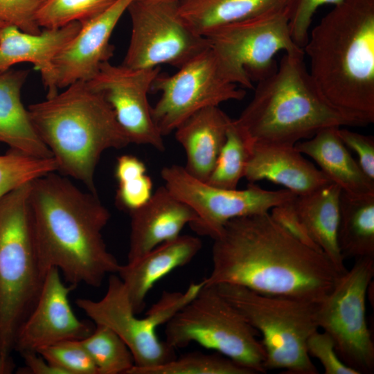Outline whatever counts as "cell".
I'll return each mask as SVG.
<instances>
[{
	"mask_svg": "<svg viewBox=\"0 0 374 374\" xmlns=\"http://www.w3.org/2000/svg\"><path fill=\"white\" fill-rule=\"evenodd\" d=\"M207 285L230 284L270 296L321 303L341 274L322 252L299 242L269 213L233 219L213 239Z\"/></svg>",
	"mask_w": 374,
	"mask_h": 374,
	"instance_id": "6da1fadb",
	"label": "cell"
},
{
	"mask_svg": "<svg viewBox=\"0 0 374 374\" xmlns=\"http://www.w3.org/2000/svg\"><path fill=\"white\" fill-rule=\"evenodd\" d=\"M28 207L41 260L65 280L98 287L121 265L106 247L102 231L110 219L97 193L80 190L53 172L30 184Z\"/></svg>",
	"mask_w": 374,
	"mask_h": 374,
	"instance_id": "7a4b0ae2",
	"label": "cell"
},
{
	"mask_svg": "<svg viewBox=\"0 0 374 374\" xmlns=\"http://www.w3.org/2000/svg\"><path fill=\"white\" fill-rule=\"evenodd\" d=\"M310 75L336 110L358 126L374 122V0H343L309 32Z\"/></svg>",
	"mask_w": 374,
	"mask_h": 374,
	"instance_id": "3957f363",
	"label": "cell"
},
{
	"mask_svg": "<svg viewBox=\"0 0 374 374\" xmlns=\"http://www.w3.org/2000/svg\"><path fill=\"white\" fill-rule=\"evenodd\" d=\"M32 126L62 175L97 193L94 174L102 154L130 143L104 96L78 81L53 97L30 105Z\"/></svg>",
	"mask_w": 374,
	"mask_h": 374,
	"instance_id": "277c9868",
	"label": "cell"
},
{
	"mask_svg": "<svg viewBox=\"0 0 374 374\" xmlns=\"http://www.w3.org/2000/svg\"><path fill=\"white\" fill-rule=\"evenodd\" d=\"M304 58V53H285L276 71L253 88L236 119L253 143L294 145L326 127L358 126L321 94Z\"/></svg>",
	"mask_w": 374,
	"mask_h": 374,
	"instance_id": "5b68a950",
	"label": "cell"
},
{
	"mask_svg": "<svg viewBox=\"0 0 374 374\" xmlns=\"http://www.w3.org/2000/svg\"><path fill=\"white\" fill-rule=\"evenodd\" d=\"M30 181L0 199V357L11 356L48 269L37 250L28 207Z\"/></svg>",
	"mask_w": 374,
	"mask_h": 374,
	"instance_id": "8992f818",
	"label": "cell"
},
{
	"mask_svg": "<svg viewBox=\"0 0 374 374\" xmlns=\"http://www.w3.org/2000/svg\"><path fill=\"white\" fill-rule=\"evenodd\" d=\"M262 335L265 368L285 373L317 374L308 353V337L319 330V303L262 294L230 284L215 285Z\"/></svg>",
	"mask_w": 374,
	"mask_h": 374,
	"instance_id": "52a82bcc",
	"label": "cell"
},
{
	"mask_svg": "<svg viewBox=\"0 0 374 374\" xmlns=\"http://www.w3.org/2000/svg\"><path fill=\"white\" fill-rule=\"evenodd\" d=\"M165 335L175 350L196 343L254 373L267 372L259 333L215 285L204 283L198 294L166 323Z\"/></svg>",
	"mask_w": 374,
	"mask_h": 374,
	"instance_id": "ba28073f",
	"label": "cell"
},
{
	"mask_svg": "<svg viewBox=\"0 0 374 374\" xmlns=\"http://www.w3.org/2000/svg\"><path fill=\"white\" fill-rule=\"evenodd\" d=\"M203 285L202 281L192 283L184 292H163L146 315L139 318L132 309L122 280L112 274L102 299H78L76 305L95 324L109 327L124 341L133 355L134 366L152 367L177 357L175 349L159 339L157 328L166 324L189 303Z\"/></svg>",
	"mask_w": 374,
	"mask_h": 374,
	"instance_id": "9c48e42d",
	"label": "cell"
},
{
	"mask_svg": "<svg viewBox=\"0 0 374 374\" xmlns=\"http://www.w3.org/2000/svg\"><path fill=\"white\" fill-rule=\"evenodd\" d=\"M289 10L218 28L205 36L228 80L241 88L256 82L278 68L275 55L304 53L293 40Z\"/></svg>",
	"mask_w": 374,
	"mask_h": 374,
	"instance_id": "30bf717a",
	"label": "cell"
},
{
	"mask_svg": "<svg viewBox=\"0 0 374 374\" xmlns=\"http://www.w3.org/2000/svg\"><path fill=\"white\" fill-rule=\"evenodd\" d=\"M373 276L374 256L355 259L318 305L319 328L330 336L340 359L359 374L374 371V343L366 318Z\"/></svg>",
	"mask_w": 374,
	"mask_h": 374,
	"instance_id": "8fae6325",
	"label": "cell"
},
{
	"mask_svg": "<svg viewBox=\"0 0 374 374\" xmlns=\"http://www.w3.org/2000/svg\"><path fill=\"white\" fill-rule=\"evenodd\" d=\"M179 1L133 0L128 6L132 32L121 64L148 69L169 64L179 69L209 47L182 17Z\"/></svg>",
	"mask_w": 374,
	"mask_h": 374,
	"instance_id": "7c38bea8",
	"label": "cell"
},
{
	"mask_svg": "<svg viewBox=\"0 0 374 374\" xmlns=\"http://www.w3.org/2000/svg\"><path fill=\"white\" fill-rule=\"evenodd\" d=\"M161 176L169 191L196 213L197 220L189 224L190 228L213 240L229 221L269 213L297 196L287 189L265 190L256 183H249L242 190L215 187L195 178L184 166L176 164L163 167Z\"/></svg>",
	"mask_w": 374,
	"mask_h": 374,
	"instance_id": "4fadbf2b",
	"label": "cell"
},
{
	"mask_svg": "<svg viewBox=\"0 0 374 374\" xmlns=\"http://www.w3.org/2000/svg\"><path fill=\"white\" fill-rule=\"evenodd\" d=\"M151 91L161 98L152 107L154 123L164 136L197 112L229 100H241L245 91L226 77L209 47L172 75L159 74Z\"/></svg>",
	"mask_w": 374,
	"mask_h": 374,
	"instance_id": "5bb4252c",
	"label": "cell"
},
{
	"mask_svg": "<svg viewBox=\"0 0 374 374\" xmlns=\"http://www.w3.org/2000/svg\"><path fill=\"white\" fill-rule=\"evenodd\" d=\"M160 70V66L132 69L107 61L87 83L110 105L130 143L150 145L163 152V136L154 123L148 98Z\"/></svg>",
	"mask_w": 374,
	"mask_h": 374,
	"instance_id": "9a60e30c",
	"label": "cell"
},
{
	"mask_svg": "<svg viewBox=\"0 0 374 374\" xmlns=\"http://www.w3.org/2000/svg\"><path fill=\"white\" fill-rule=\"evenodd\" d=\"M75 287L62 282L57 268L48 270L38 301L18 332L14 350L37 352L59 341L82 340L92 332L91 324L80 320L71 307L69 295Z\"/></svg>",
	"mask_w": 374,
	"mask_h": 374,
	"instance_id": "2e32d148",
	"label": "cell"
},
{
	"mask_svg": "<svg viewBox=\"0 0 374 374\" xmlns=\"http://www.w3.org/2000/svg\"><path fill=\"white\" fill-rule=\"evenodd\" d=\"M132 1L118 0L97 17L81 24L77 34L53 60L58 89L89 81L103 62L109 61L114 48L109 43L111 35Z\"/></svg>",
	"mask_w": 374,
	"mask_h": 374,
	"instance_id": "e0dca14e",
	"label": "cell"
},
{
	"mask_svg": "<svg viewBox=\"0 0 374 374\" xmlns=\"http://www.w3.org/2000/svg\"><path fill=\"white\" fill-rule=\"evenodd\" d=\"M130 232L127 262L180 235L197 220L195 211L165 186L159 187L141 207L129 213Z\"/></svg>",
	"mask_w": 374,
	"mask_h": 374,
	"instance_id": "ac0fdd59",
	"label": "cell"
},
{
	"mask_svg": "<svg viewBox=\"0 0 374 374\" xmlns=\"http://www.w3.org/2000/svg\"><path fill=\"white\" fill-rule=\"evenodd\" d=\"M80 26V22L74 21L60 28L44 29L37 35L25 33L15 26H4L0 32V72L17 64L32 63L41 73L46 98L53 97L59 89L53 60Z\"/></svg>",
	"mask_w": 374,
	"mask_h": 374,
	"instance_id": "d6986e66",
	"label": "cell"
},
{
	"mask_svg": "<svg viewBox=\"0 0 374 374\" xmlns=\"http://www.w3.org/2000/svg\"><path fill=\"white\" fill-rule=\"evenodd\" d=\"M202 240L179 235L155 247L139 258L121 265L117 272L132 309L136 314L145 308V299L153 286L177 268L188 264L199 253Z\"/></svg>",
	"mask_w": 374,
	"mask_h": 374,
	"instance_id": "ffe728a7",
	"label": "cell"
},
{
	"mask_svg": "<svg viewBox=\"0 0 374 374\" xmlns=\"http://www.w3.org/2000/svg\"><path fill=\"white\" fill-rule=\"evenodd\" d=\"M244 177L249 183L267 180L296 195L310 193L332 183L294 145L253 143Z\"/></svg>",
	"mask_w": 374,
	"mask_h": 374,
	"instance_id": "44dd1931",
	"label": "cell"
},
{
	"mask_svg": "<svg viewBox=\"0 0 374 374\" xmlns=\"http://www.w3.org/2000/svg\"><path fill=\"white\" fill-rule=\"evenodd\" d=\"M231 118L218 106L204 108L193 114L175 132V139L186 155V172L206 182L226 137Z\"/></svg>",
	"mask_w": 374,
	"mask_h": 374,
	"instance_id": "7402d4cb",
	"label": "cell"
},
{
	"mask_svg": "<svg viewBox=\"0 0 374 374\" xmlns=\"http://www.w3.org/2000/svg\"><path fill=\"white\" fill-rule=\"evenodd\" d=\"M341 127L324 128L310 139L294 145L319 166V169L342 192L351 196L374 195V181L362 171L338 134Z\"/></svg>",
	"mask_w": 374,
	"mask_h": 374,
	"instance_id": "603a6c76",
	"label": "cell"
},
{
	"mask_svg": "<svg viewBox=\"0 0 374 374\" xmlns=\"http://www.w3.org/2000/svg\"><path fill=\"white\" fill-rule=\"evenodd\" d=\"M29 72L12 69L0 72V143L25 154L52 158L51 152L35 132L21 101V89Z\"/></svg>",
	"mask_w": 374,
	"mask_h": 374,
	"instance_id": "cb8c5ba5",
	"label": "cell"
},
{
	"mask_svg": "<svg viewBox=\"0 0 374 374\" xmlns=\"http://www.w3.org/2000/svg\"><path fill=\"white\" fill-rule=\"evenodd\" d=\"M341 188L334 183L296 196L293 204L310 236L339 274L347 269L338 244Z\"/></svg>",
	"mask_w": 374,
	"mask_h": 374,
	"instance_id": "d4e9b609",
	"label": "cell"
},
{
	"mask_svg": "<svg viewBox=\"0 0 374 374\" xmlns=\"http://www.w3.org/2000/svg\"><path fill=\"white\" fill-rule=\"evenodd\" d=\"M291 0H181V15L197 34L234 23L289 10Z\"/></svg>",
	"mask_w": 374,
	"mask_h": 374,
	"instance_id": "484cf974",
	"label": "cell"
},
{
	"mask_svg": "<svg viewBox=\"0 0 374 374\" xmlns=\"http://www.w3.org/2000/svg\"><path fill=\"white\" fill-rule=\"evenodd\" d=\"M337 238L344 260L374 256V195L351 196L341 191Z\"/></svg>",
	"mask_w": 374,
	"mask_h": 374,
	"instance_id": "4316f807",
	"label": "cell"
},
{
	"mask_svg": "<svg viewBox=\"0 0 374 374\" xmlns=\"http://www.w3.org/2000/svg\"><path fill=\"white\" fill-rule=\"evenodd\" d=\"M253 148V142L245 130L236 119H231L225 142L206 183L218 188H237L244 177Z\"/></svg>",
	"mask_w": 374,
	"mask_h": 374,
	"instance_id": "83f0119b",
	"label": "cell"
},
{
	"mask_svg": "<svg viewBox=\"0 0 374 374\" xmlns=\"http://www.w3.org/2000/svg\"><path fill=\"white\" fill-rule=\"evenodd\" d=\"M95 325L92 332L80 341L98 374H127L134 366L130 350L113 330L105 325Z\"/></svg>",
	"mask_w": 374,
	"mask_h": 374,
	"instance_id": "f1b7e54d",
	"label": "cell"
},
{
	"mask_svg": "<svg viewBox=\"0 0 374 374\" xmlns=\"http://www.w3.org/2000/svg\"><path fill=\"white\" fill-rule=\"evenodd\" d=\"M127 374H255L251 370L218 353H190L163 364L139 368Z\"/></svg>",
	"mask_w": 374,
	"mask_h": 374,
	"instance_id": "f546056e",
	"label": "cell"
},
{
	"mask_svg": "<svg viewBox=\"0 0 374 374\" xmlns=\"http://www.w3.org/2000/svg\"><path fill=\"white\" fill-rule=\"evenodd\" d=\"M114 170L118 206L129 213L143 206L154 192L145 163L135 156L124 154L118 157Z\"/></svg>",
	"mask_w": 374,
	"mask_h": 374,
	"instance_id": "4dcf8cb0",
	"label": "cell"
},
{
	"mask_svg": "<svg viewBox=\"0 0 374 374\" xmlns=\"http://www.w3.org/2000/svg\"><path fill=\"white\" fill-rule=\"evenodd\" d=\"M118 0H45L36 19L40 28L56 29L70 23H84L103 12Z\"/></svg>",
	"mask_w": 374,
	"mask_h": 374,
	"instance_id": "1f68e13d",
	"label": "cell"
},
{
	"mask_svg": "<svg viewBox=\"0 0 374 374\" xmlns=\"http://www.w3.org/2000/svg\"><path fill=\"white\" fill-rule=\"evenodd\" d=\"M52 158H37L14 150L0 155V199L15 188L57 170Z\"/></svg>",
	"mask_w": 374,
	"mask_h": 374,
	"instance_id": "d6a6232c",
	"label": "cell"
},
{
	"mask_svg": "<svg viewBox=\"0 0 374 374\" xmlns=\"http://www.w3.org/2000/svg\"><path fill=\"white\" fill-rule=\"evenodd\" d=\"M64 374H98L96 366L80 340H64L37 350Z\"/></svg>",
	"mask_w": 374,
	"mask_h": 374,
	"instance_id": "836d02e7",
	"label": "cell"
},
{
	"mask_svg": "<svg viewBox=\"0 0 374 374\" xmlns=\"http://www.w3.org/2000/svg\"><path fill=\"white\" fill-rule=\"evenodd\" d=\"M45 0H0V24L30 34L42 33L37 12Z\"/></svg>",
	"mask_w": 374,
	"mask_h": 374,
	"instance_id": "e575fe53",
	"label": "cell"
},
{
	"mask_svg": "<svg viewBox=\"0 0 374 374\" xmlns=\"http://www.w3.org/2000/svg\"><path fill=\"white\" fill-rule=\"evenodd\" d=\"M307 351L323 366L326 374H359L347 366L337 355L330 336L326 332H314L308 339Z\"/></svg>",
	"mask_w": 374,
	"mask_h": 374,
	"instance_id": "d590c367",
	"label": "cell"
},
{
	"mask_svg": "<svg viewBox=\"0 0 374 374\" xmlns=\"http://www.w3.org/2000/svg\"><path fill=\"white\" fill-rule=\"evenodd\" d=\"M343 0H291L289 7V24L294 42L301 48L305 46L310 32L312 17L323 5L333 6Z\"/></svg>",
	"mask_w": 374,
	"mask_h": 374,
	"instance_id": "8d00e7d4",
	"label": "cell"
},
{
	"mask_svg": "<svg viewBox=\"0 0 374 374\" xmlns=\"http://www.w3.org/2000/svg\"><path fill=\"white\" fill-rule=\"evenodd\" d=\"M338 134L344 145L358 157V163L364 174L374 181V138L346 128L338 129Z\"/></svg>",
	"mask_w": 374,
	"mask_h": 374,
	"instance_id": "74e56055",
	"label": "cell"
},
{
	"mask_svg": "<svg viewBox=\"0 0 374 374\" xmlns=\"http://www.w3.org/2000/svg\"><path fill=\"white\" fill-rule=\"evenodd\" d=\"M293 201L272 208L269 211L270 215L276 222L295 239L308 247L323 253L312 240L304 224L296 213Z\"/></svg>",
	"mask_w": 374,
	"mask_h": 374,
	"instance_id": "f35d334b",
	"label": "cell"
},
{
	"mask_svg": "<svg viewBox=\"0 0 374 374\" xmlns=\"http://www.w3.org/2000/svg\"><path fill=\"white\" fill-rule=\"evenodd\" d=\"M20 354L24 361L25 367L19 370L18 373L64 374L63 371L50 364L35 351H25Z\"/></svg>",
	"mask_w": 374,
	"mask_h": 374,
	"instance_id": "ab89813d",
	"label": "cell"
},
{
	"mask_svg": "<svg viewBox=\"0 0 374 374\" xmlns=\"http://www.w3.org/2000/svg\"><path fill=\"white\" fill-rule=\"evenodd\" d=\"M15 364L11 356L0 357V374L12 373Z\"/></svg>",
	"mask_w": 374,
	"mask_h": 374,
	"instance_id": "60d3db41",
	"label": "cell"
},
{
	"mask_svg": "<svg viewBox=\"0 0 374 374\" xmlns=\"http://www.w3.org/2000/svg\"><path fill=\"white\" fill-rule=\"evenodd\" d=\"M4 26H6V25H3V24H0V32H1V29H2Z\"/></svg>",
	"mask_w": 374,
	"mask_h": 374,
	"instance_id": "b9f144b4",
	"label": "cell"
},
{
	"mask_svg": "<svg viewBox=\"0 0 374 374\" xmlns=\"http://www.w3.org/2000/svg\"><path fill=\"white\" fill-rule=\"evenodd\" d=\"M157 1H180L181 0H157Z\"/></svg>",
	"mask_w": 374,
	"mask_h": 374,
	"instance_id": "7bdbcfd3",
	"label": "cell"
}]
</instances>
